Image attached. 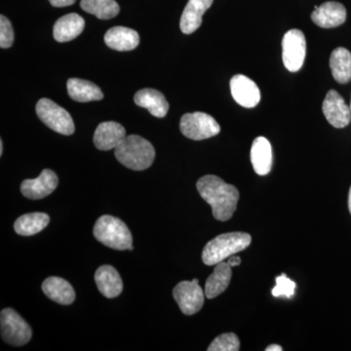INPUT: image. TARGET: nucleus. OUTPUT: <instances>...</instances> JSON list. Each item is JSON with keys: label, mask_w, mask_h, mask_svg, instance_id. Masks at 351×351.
Here are the masks:
<instances>
[{"label": "nucleus", "mask_w": 351, "mask_h": 351, "mask_svg": "<svg viewBox=\"0 0 351 351\" xmlns=\"http://www.w3.org/2000/svg\"><path fill=\"white\" fill-rule=\"evenodd\" d=\"M80 7L85 12L98 19L110 20L119 14L120 7L115 0H82Z\"/></svg>", "instance_id": "obj_26"}, {"label": "nucleus", "mask_w": 351, "mask_h": 351, "mask_svg": "<svg viewBox=\"0 0 351 351\" xmlns=\"http://www.w3.org/2000/svg\"><path fill=\"white\" fill-rule=\"evenodd\" d=\"M95 239L101 244L115 250H129L133 239L125 223L115 217L101 216L95 223L93 230Z\"/></svg>", "instance_id": "obj_4"}, {"label": "nucleus", "mask_w": 351, "mask_h": 351, "mask_svg": "<svg viewBox=\"0 0 351 351\" xmlns=\"http://www.w3.org/2000/svg\"><path fill=\"white\" fill-rule=\"evenodd\" d=\"M251 162L258 175H267L271 170L272 149L267 138L258 137L254 141L251 149Z\"/></svg>", "instance_id": "obj_21"}, {"label": "nucleus", "mask_w": 351, "mask_h": 351, "mask_svg": "<svg viewBox=\"0 0 351 351\" xmlns=\"http://www.w3.org/2000/svg\"><path fill=\"white\" fill-rule=\"evenodd\" d=\"M350 110H351V101H350Z\"/></svg>", "instance_id": "obj_35"}, {"label": "nucleus", "mask_w": 351, "mask_h": 351, "mask_svg": "<svg viewBox=\"0 0 351 351\" xmlns=\"http://www.w3.org/2000/svg\"><path fill=\"white\" fill-rule=\"evenodd\" d=\"M239 337L233 332L219 335L208 348V351H239Z\"/></svg>", "instance_id": "obj_27"}, {"label": "nucleus", "mask_w": 351, "mask_h": 351, "mask_svg": "<svg viewBox=\"0 0 351 351\" xmlns=\"http://www.w3.org/2000/svg\"><path fill=\"white\" fill-rule=\"evenodd\" d=\"M322 110L328 122L335 128H345L350 124V108L346 105L343 97L335 90L328 92L323 101Z\"/></svg>", "instance_id": "obj_10"}, {"label": "nucleus", "mask_w": 351, "mask_h": 351, "mask_svg": "<svg viewBox=\"0 0 351 351\" xmlns=\"http://www.w3.org/2000/svg\"><path fill=\"white\" fill-rule=\"evenodd\" d=\"M180 128L184 137L193 141L214 137L221 131V127L214 117L199 112L182 115Z\"/></svg>", "instance_id": "obj_6"}, {"label": "nucleus", "mask_w": 351, "mask_h": 351, "mask_svg": "<svg viewBox=\"0 0 351 351\" xmlns=\"http://www.w3.org/2000/svg\"><path fill=\"white\" fill-rule=\"evenodd\" d=\"M43 291L50 300L64 306L73 304L75 300L73 286L61 277H48L43 283Z\"/></svg>", "instance_id": "obj_19"}, {"label": "nucleus", "mask_w": 351, "mask_h": 351, "mask_svg": "<svg viewBox=\"0 0 351 351\" xmlns=\"http://www.w3.org/2000/svg\"><path fill=\"white\" fill-rule=\"evenodd\" d=\"M0 328L2 339L9 345L25 346L31 341V327L12 308H5L1 311Z\"/></svg>", "instance_id": "obj_7"}, {"label": "nucleus", "mask_w": 351, "mask_h": 351, "mask_svg": "<svg viewBox=\"0 0 351 351\" xmlns=\"http://www.w3.org/2000/svg\"><path fill=\"white\" fill-rule=\"evenodd\" d=\"M228 263L232 267H239L241 263V258L237 257V256H232V257L228 258Z\"/></svg>", "instance_id": "obj_31"}, {"label": "nucleus", "mask_w": 351, "mask_h": 351, "mask_svg": "<svg viewBox=\"0 0 351 351\" xmlns=\"http://www.w3.org/2000/svg\"><path fill=\"white\" fill-rule=\"evenodd\" d=\"M59 180L56 173L50 169L41 172L36 179L25 180L21 184V191L29 199H43L57 189Z\"/></svg>", "instance_id": "obj_11"}, {"label": "nucleus", "mask_w": 351, "mask_h": 351, "mask_svg": "<svg viewBox=\"0 0 351 351\" xmlns=\"http://www.w3.org/2000/svg\"><path fill=\"white\" fill-rule=\"evenodd\" d=\"M85 22L82 16L71 13L60 18L53 27V36L58 43H69L83 32Z\"/></svg>", "instance_id": "obj_18"}, {"label": "nucleus", "mask_w": 351, "mask_h": 351, "mask_svg": "<svg viewBox=\"0 0 351 351\" xmlns=\"http://www.w3.org/2000/svg\"><path fill=\"white\" fill-rule=\"evenodd\" d=\"M348 208H350V212L351 214V186L350 189V195H348Z\"/></svg>", "instance_id": "obj_33"}, {"label": "nucleus", "mask_w": 351, "mask_h": 351, "mask_svg": "<svg viewBox=\"0 0 351 351\" xmlns=\"http://www.w3.org/2000/svg\"><path fill=\"white\" fill-rule=\"evenodd\" d=\"M332 77L341 84L351 82V53L343 47L336 48L330 58Z\"/></svg>", "instance_id": "obj_24"}, {"label": "nucleus", "mask_w": 351, "mask_h": 351, "mask_svg": "<svg viewBox=\"0 0 351 351\" xmlns=\"http://www.w3.org/2000/svg\"><path fill=\"white\" fill-rule=\"evenodd\" d=\"M76 0H49L50 4L54 7H66L73 5Z\"/></svg>", "instance_id": "obj_30"}, {"label": "nucleus", "mask_w": 351, "mask_h": 351, "mask_svg": "<svg viewBox=\"0 0 351 351\" xmlns=\"http://www.w3.org/2000/svg\"><path fill=\"white\" fill-rule=\"evenodd\" d=\"M136 105L147 108L154 117L162 119L169 110V104L164 95L156 89L140 90L134 97Z\"/></svg>", "instance_id": "obj_17"}, {"label": "nucleus", "mask_w": 351, "mask_h": 351, "mask_svg": "<svg viewBox=\"0 0 351 351\" xmlns=\"http://www.w3.org/2000/svg\"><path fill=\"white\" fill-rule=\"evenodd\" d=\"M311 20L314 24L324 29L339 27L346 22V7L339 2H325L322 5L314 7Z\"/></svg>", "instance_id": "obj_13"}, {"label": "nucleus", "mask_w": 351, "mask_h": 351, "mask_svg": "<svg viewBox=\"0 0 351 351\" xmlns=\"http://www.w3.org/2000/svg\"><path fill=\"white\" fill-rule=\"evenodd\" d=\"M214 0H189L182 14L180 27L186 34H191L199 29L202 24V17L208 9L213 4Z\"/></svg>", "instance_id": "obj_15"}, {"label": "nucleus", "mask_w": 351, "mask_h": 351, "mask_svg": "<svg viewBox=\"0 0 351 351\" xmlns=\"http://www.w3.org/2000/svg\"><path fill=\"white\" fill-rule=\"evenodd\" d=\"M2 154H3V142L1 140L0 141V156H2Z\"/></svg>", "instance_id": "obj_34"}, {"label": "nucleus", "mask_w": 351, "mask_h": 351, "mask_svg": "<svg viewBox=\"0 0 351 351\" xmlns=\"http://www.w3.org/2000/svg\"><path fill=\"white\" fill-rule=\"evenodd\" d=\"M66 87H68L69 97L78 103L100 101L104 98V94L100 88L88 80L71 78L66 83Z\"/></svg>", "instance_id": "obj_23"}, {"label": "nucleus", "mask_w": 351, "mask_h": 351, "mask_svg": "<svg viewBox=\"0 0 351 351\" xmlns=\"http://www.w3.org/2000/svg\"><path fill=\"white\" fill-rule=\"evenodd\" d=\"M50 218L45 213H29L23 215L14 223V230L22 237H32L43 230L49 223Z\"/></svg>", "instance_id": "obj_25"}, {"label": "nucleus", "mask_w": 351, "mask_h": 351, "mask_svg": "<svg viewBox=\"0 0 351 351\" xmlns=\"http://www.w3.org/2000/svg\"><path fill=\"white\" fill-rule=\"evenodd\" d=\"M295 283L289 279L286 274L276 277V287L272 289L271 294L274 297H286L291 299L295 295Z\"/></svg>", "instance_id": "obj_28"}, {"label": "nucleus", "mask_w": 351, "mask_h": 351, "mask_svg": "<svg viewBox=\"0 0 351 351\" xmlns=\"http://www.w3.org/2000/svg\"><path fill=\"white\" fill-rule=\"evenodd\" d=\"M105 43L113 50L131 51L138 47L140 36L137 32L125 27H114L105 34Z\"/></svg>", "instance_id": "obj_20"}, {"label": "nucleus", "mask_w": 351, "mask_h": 351, "mask_svg": "<svg viewBox=\"0 0 351 351\" xmlns=\"http://www.w3.org/2000/svg\"><path fill=\"white\" fill-rule=\"evenodd\" d=\"M306 54V41L304 32L291 29L282 39V60L284 66L291 73L302 69Z\"/></svg>", "instance_id": "obj_8"}, {"label": "nucleus", "mask_w": 351, "mask_h": 351, "mask_svg": "<svg viewBox=\"0 0 351 351\" xmlns=\"http://www.w3.org/2000/svg\"><path fill=\"white\" fill-rule=\"evenodd\" d=\"M232 269L228 262H221L216 265L213 274L208 277L205 284V295L207 299H214L225 292L232 280Z\"/></svg>", "instance_id": "obj_22"}, {"label": "nucleus", "mask_w": 351, "mask_h": 351, "mask_svg": "<svg viewBox=\"0 0 351 351\" xmlns=\"http://www.w3.org/2000/svg\"><path fill=\"white\" fill-rule=\"evenodd\" d=\"M175 301L186 315H193L202 308L204 304L205 292L198 284L197 279L182 281L173 290Z\"/></svg>", "instance_id": "obj_9"}, {"label": "nucleus", "mask_w": 351, "mask_h": 351, "mask_svg": "<svg viewBox=\"0 0 351 351\" xmlns=\"http://www.w3.org/2000/svg\"><path fill=\"white\" fill-rule=\"evenodd\" d=\"M13 43L12 25H11L10 21L1 15L0 16V47L2 49H7V48H10L13 45Z\"/></svg>", "instance_id": "obj_29"}, {"label": "nucleus", "mask_w": 351, "mask_h": 351, "mask_svg": "<svg viewBox=\"0 0 351 351\" xmlns=\"http://www.w3.org/2000/svg\"><path fill=\"white\" fill-rule=\"evenodd\" d=\"M252 237L246 232L223 233L205 245L202 261L206 265H216L250 246Z\"/></svg>", "instance_id": "obj_3"}, {"label": "nucleus", "mask_w": 351, "mask_h": 351, "mask_svg": "<svg viewBox=\"0 0 351 351\" xmlns=\"http://www.w3.org/2000/svg\"><path fill=\"white\" fill-rule=\"evenodd\" d=\"M114 154L122 165L135 171L147 169L156 158L151 143L138 135L126 136L114 149Z\"/></svg>", "instance_id": "obj_2"}, {"label": "nucleus", "mask_w": 351, "mask_h": 351, "mask_svg": "<svg viewBox=\"0 0 351 351\" xmlns=\"http://www.w3.org/2000/svg\"><path fill=\"white\" fill-rule=\"evenodd\" d=\"M265 351H282V348L278 345H270L265 348Z\"/></svg>", "instance_id": "obj_32"}, {"label": "nucleus", "mask_w": 351, "mask_h": 351, "mask_svg": "<svg viewBox=\"0 0 351 351\" xmlns=\"http://www.w3.org/2000/svg\"><path fill=\"white\" fill-rule=\"evenodd\" d=\"M36 114L46 126L57 133L66 136L75 133V123L71 114L49 99H41L38 101Z\"/></svg>", "instance_id": "obj_5"}, {"label": "nucleus", "mask_w": 351, "mask_h": 351, "mask_svg": "<svg viewBox=\"0 0 351 351\" xmlns=\"http://www.w3.org/2000/svg\"><path fill=\"white\" fill-rule=\"evenodd\" d=\"M126 137V131L121 124L114 121L103 122L97 127L94 134V145L100 151L115 149Z\"/></svg>", "instance_id": "obj_14"}, {"label": "nucleus", "mask_w": 351, "mask_h": 351, "mask_svg": "<svg viewBox=\"0 0 351 351\" xmlns=\"http://www.w3.org/2000/svg\"><path fill=\"white\" fill-rule=\"evenodd\" d=\"M230 92L234 101L242 107L255 108L261 101V92L253 80L243 75L233 76L230 80Z\"/></svg>", "instance_id": "obj_12"}, {"label": "nucleus", "mask_w": 351, "mask_h": 351, "mask_svg": "<svg viewBox=\"0 0 351 351\" xmlns=\"http://www.w3.org/2000/svg\"><path fill=\"white\" fill-rule=\"evenodd\" d=\"M97 287L108 299L119 297L123 290V282L117 270L112 265H101L95 274Z\"/></svg>", "instance_id": "obj_16"}, {"label": "nucleus", "mask_w": 351, "mask_h": 351, "mask_svg": "<svg viewBox=\"0 0 351 351\" xmlns=\"http://www.w3.org/2000/svg\"><path fill=\"white\" fill-rule=\"evenodd\" d=\"M198 193L212 208L214 218L226 221L232 218L239 200V189L221 178L206 175L196 184Z\"/></svg>", "instance_id": "obj_1"}]
</instances>
